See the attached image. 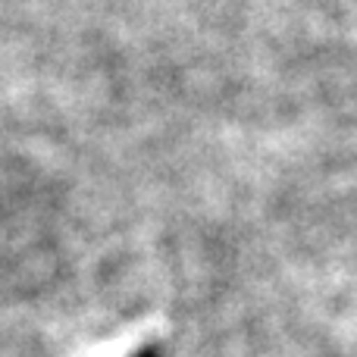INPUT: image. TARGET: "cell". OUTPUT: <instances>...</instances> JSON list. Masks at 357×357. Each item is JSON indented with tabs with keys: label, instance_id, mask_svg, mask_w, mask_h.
Masks as SVG:
<instances>
[{
	"label": "cell",
	"instance_id": "6da1fadb",
	"mask_svg": "<svg viewBox=\"0 0 357 357\" xmlns=\"http://www.w3.org/2000/svg\"><path fill=\"white\" fill-rule=\"evenodd\" d=\"M135 357H160V354H157V348H142Z\"/></svg>",
	"mask_w": 357,
	"mask_h": 357
}]
</instances>
